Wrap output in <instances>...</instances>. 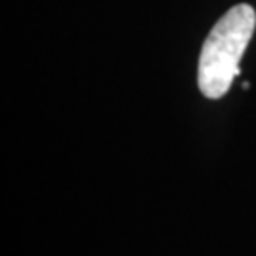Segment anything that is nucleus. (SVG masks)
Listing matches in <instances>:
<instances>
[{
  "label": "nucleus",
  "instance_id": "f257e3e1",
  "mask_svg": "<svg viewBox=\"0 0 256 256\" xmlns=\"http://www.w3.org/2000/svg\"><path fill=\"white\" fill-rule=\"evenodd\" d=\"M256 12L248 4L230 8L205 38L198 66V86L207 99L224 97L239 74V61L254 34Z\"/></svg>",
  "mask_w": 256,
  "mask_h": 256
}]
</instances>
